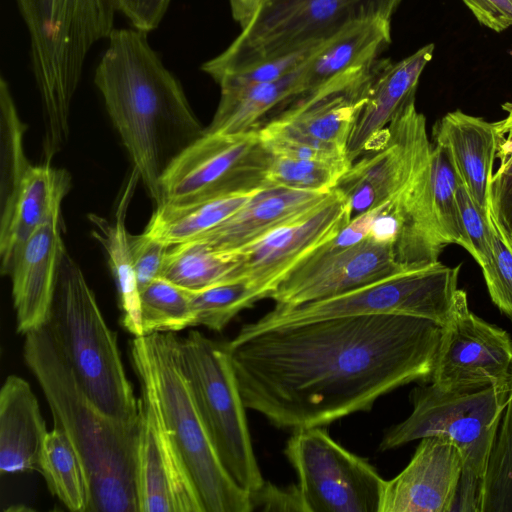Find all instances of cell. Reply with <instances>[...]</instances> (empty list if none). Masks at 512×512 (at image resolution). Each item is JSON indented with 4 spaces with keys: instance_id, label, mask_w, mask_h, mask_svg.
I'll use <instances>...</instances> for the list:
<instances>
[{
    "instance_id": "1",
    "label": "cell",
    "mask_w": 512,
    "mask_h": 512,
    "mask_svg": "<svg viewBox=\"0 0 512 512\" xmlns=\"http://www.w3.org/2000/svg\"><path fill=\"white\" fill-rule=\"evenodd\" d=\"M445 326L405 315L322 319L227 342L246 409L281 429L325 427L430 382Z\"/></svg>"
},
{
    "instance_id": "2",
    "label": "cell",
    "mask_w": 512,
    "mask_h": 512,
    "mask_svg": "<svg viewBox=\"0 0 512 512\" xmlns=\"http://www.w3.org/2000/svg\"><path fill=\"white\" fill-rule=\"evenodd\" d=\"M106 40L94 82L133 169L157 203L163 173L205 128L147 33L114 28Z\"/></svg>"
},
{
    "instance_id": "3",
    "label": "cell",
    "mask_w": 512,
    "mask_h": 512,
    "mask_svg": "<svg viewBox=\"0 0 512 512\" xmlns=\"http://www.w3.org/2000/svg\"><path fill=\"white\" fill-rule=\"evenodd\" d=\"M24 336V361L42 389L54 426L68 435L84 465L87 512H139L138 423L110 418L90 401L46 326Z\"/></svg>"
},
{
    "instance_id": "4",
    "label": "cell",
    "mask_w": 512,
    "mask_h": 512,
    "mask_svg": "<svg viewBox=\"0 0 512 512\" xmlns=\"http://www.w3.org/2000/svg\"><path fill=\"white\" fill-rule=\"evenodd\" d=\"M26 25L40 96L43 146L59 150L86 58L114 29V0H15Z\"/></svg>"
},
{
    "instance_id": "5",
    "label": "cell",
    "mask_w": 512,
    "mask_h": 512,
    "mask_svg": "<svg viewBox=\"0 0 512 512\" xmlns=\"http://www.w3.org/2000/svg\"><path fill=\"white\" fill-rule=\"evenodd\" d=\"M45 326L90 401L110 418L138 423L139 401L125 373L117 334L67 251Z\"/></svg>"
},
{
    "instance_id": "6",
    "label": "cell",
    "mask_w": 512,
    "mask_h": 512,
    "mask_svg": "<svg viewBox=\"0 0 512 512\" xmlns=\"http://www.w3.org/2000/svg\"><path fill=\"white\" fill-rule=\"evenodd\" d=\"M173 332L134 337L130 350L144 362L165 425L188 469L204 512H251L250 492L223 467L202 421L178 356Z\"/></svg>"
},
{
    "instance_id": "7",
    "label": "cell",
    "mask_w": 512,
    "mask_h": 512,
    "mask_svg": "<svg viewBox=\"0 0 512 512\" xmlns=\"http://www.w3.org/2000/svg\"><path fill=\"white\" fill-rule=\"evenodd\" d=\"M509 388V380L503 384L455 391H444L433 384L418 385L410 393L411 414L385 432L379 449L398 448L429 436L450 440L458 447L463 459L458 510L476 511L479 486Z\"/></svg>"
},
{
    "instance_id": "8",
    "label": "cell",
    "mask_w": 512,
    "mask_h": 512,
    "mask_svg": "<svg viewBox=\"0 0 512 512\" xmlns=\"http://www.w3.org/2000/svg\"><path fill=\"white\" fill-rule=\"evenodd\" d=\"M401 0H264L240 34L203 63L211 78L242 71L326 42L348 26L374 18L391 20Z\"/></svg>"
},
{
    "instance_id": "9",
    "label": "cell",
    "mask_w": 512,
    "mask_h": 512,
    "mask_svg": "<svg viewBox=\"0 0 512 512\" xmlns=\"http://www.w3.org/2000/svg\"><path fill=\"white\" fill-rule=\"evenodd\" d=\"M460 266L451 267L437 261L331 298L296 306L275 305L257 321L242 326L232 340L276 327L374 314L412 316L446 326L467 297L458 288Z\"/></svg>"
},
{
    "instance_id": "10",
    "label": "cell",
    "mask_w": 512,
    "mask_h": 512,
    "mask_svg": "<svg viewBox=\"0 0 512 512\" xmlns=\"http://www.w3.org/2000/svg\"><path fill=\"white\" fill-rule=\"evenodd\" d=\"M178 356L223 467L241 488L256 491L265 480L253 450L227 342L191 330L178 339Z\"/></svg>"
},
{
    "instance_id": "11",
    "label": "cell",
    "mask_w": 512,
    "mask_h": 512,
    "mask_svg": "<svg viewBox=\"0 0 512 512\" xmlns=\"http://www.w3.org/2000/svg\"><path fill=\"white\" fill-rule=\"evenodd\" d=\"M271 158L258 129L240 134L204 131L163 173L156 205L185 204L262 189Z\"/></svg>"
},
{
    "instance_id": "12",
    "label": "cell",
    "mask_w": 512,
    "mask_h": 512,
    "mask_svg": "<svg viewBox=\"0 0 512 512\" xmlns=\"http://www.w3.org/2000/svg\"><path fill=\"white\" fill-rule=\"evenodd\" d=\"M284 453L296 472L305 512H380L386 480L324 427L293 430Z\"/></svg>"
},
{
    "instance_id": "13",
    "label": "cell",
    "mask_w": 512,
    "mask_h": 512,
    "mask_svg": "<svg viewBox=\"0 0 512 512\" xmlns=\"http://www.w3.org/2000/svg\"><path fill=\"white\" fill-rule=\"evenodd\" d=\"M140 385L137 480L139 512H204L188 469L165 425L148 370L130 350Z\"/></svg>"
},
{
    "instance_id": "14",
    "label": "cell",
    "mask_w": 512,
    "mask_h": 512,
    "mask_svg": "<svg viewBox=\"0 0 512 512\" xmlns=\"http://www.w3.org/2000/svg\"><path fill=\"white\" fill-rule=\"evenodd\" d=\"M351 220L344 195L334 188L319 204L234 251L232 279L247 281L261 300L316 248Z\"/></svg>"
},
{
    "instance_id": "15",
    "label": "cell",
    "mask_w": 512,
    "mask_h": 512,
    "mask_svg": "<svg viewBox=\"0 0 512 512\" xmlns=\"http://www.w3.org/2000/svg\"><path fill=\"white\" fill-rule=\"evenodd\" d=\"M425 116L411 99L386 127L385 141L354 161L339 180L351 219L392 198L431 156Z\"/></svg>"
},
{
    "instance_id": "16",
    "label": "cell",
    "mask_w": 512,
    "mask_h": 512,
    "mask_svg": "<svg viewBox=\"0 0 512 512\" xmlns=\"http://www.w3.org/2000/svg\"><path fill=\"white\" fill-rule=\"evenodd\" d=\"M512 371L507 331L474 314L467 297L445 326L431 384L444 391L503 384Z\"/></svg>"
},
{
    "instance_id": "17",
    "label": "cell",
    "mask_w": 512,
    "mask_h": 512,
    "mask_svg": "<svg viewBox=\"0 0 512 512\" xmlns=\"http://www.w3.org/2000/svg\"><path fill=\"white\" fill-rule=\"evenodd\" d=\"M403 270L391 247L368 237L334 255L307 260L290 271L269 298L276 305L296 306L331 298Z\"/></svg>"
},
{
    "instance_id": "18",
    "label": "cell",
    "mask_w": 512,
    "mask_h": 512,
    "mask_svg": "<svg viewBox=\"0 0 512 512\" xmlns=\"http://www.w3.org/2000/svg\"><path fill=\"white\" fill-rule=\"evenodd\" d=\"M462 472V455L453 442L424 437L408 465L386 480L380 512L453 511Z\"/></svg>"
},
{
    "instance_id": "19",
    "label": "cell",
    "mask_w": 512,
    "mask_h": 512,
    "mask_svg": "<svg viewBox=\"0 0 512 512\" xmlns=\"http://www.w3.org/2000/svg\"><path fill=\"white\" fill-rule=\"evenodd\" d=\"M65 252L59 208L15 251L6 274L12 282L19 333L45 326Z\"/></svg>"
},
{
    "instance_id": "20",
    "label": "cell",
    "mask_w": 512,
    "mask_h": 512,
    "mask_svg": "<svg viewBox=\"0 0 512 512\" xmlns=\"http://www.w3.org/2000/svg\"><path fill=\"white\" fill-rule=\"evenodd\" d=\"M433 52L434 44L430 43L398 62L376 60L365 104L356 117L346 146L351 163L383 144L390 121L415 98L419 78Z\"/></svg>"
},
{
    "instance_id": "21",
    "label": "cell",
    "mask_w": 512,
    "mask_h": 512,
    "mask_svg": "<svg viewBox=\"0 0 512 512\" xmlns=\"http://www.w3.org/2000/svg\"><path fill=\"white\" fill-rule=\"evenodd\" d=\"M71 188L64 169L32 165L12 190L0 198L1 273L7 274L21 244L57 209Z\"/></svg>"
},
{
    "instance_id": "22",
    "label": "cell",
    "mask_w": 512,
    "mask_h": 512,
    "mask_svg": "<svg viewBox=\"0 0 512 512\" xmlns=\"http://www.w3.org/2000/svg\"><path fill=\"white\" fill-rule=\"evenodd\" d=\"M433 139L447 151L474 201L488 212L489 187L498 149L496 122L455 110L435 124Z\"/></svg>"
},
{
    "instance_id": "23",
    "label": "cell",
    "mask_w": 512,
    "mask_h": 512,
    "mask_svg": "<svg viewBox=\"0 0 512 512\" xmlns=\"http://www.w3.org/2000/svg\"><path fill=\"white\" fill-rule=\"evenodd\" d=\"M331 192V191H330ZM265 187L222 223L194 240L219 251H236L310 210L330 193Z\"/></svg>"
},
{
    "instance_id": "24",
    "label": "cell",
    "mask_w": 512,
    "mask_h": 512,
    "mask_svg": "<svg viewBox=\"0 0 512 512\" xmlns=\"http://www.w3.org/2000/svg\"><path fill=\"white\" fill-rule=\"evenodd\" d=\"M48 431L30 384L17 375L6 377L0 389V472L38 470Z\"/></svg>"
},
{
    "instance_id": "25",
    "label": "cell",
    "mask_w": 512,
    "mask_h": 512,
    "mask_svg": "<svg viewBox=\"0 0 512 512\" xmlns=\"http://www.w3.org/2000/svg\"><path fill=\"white\" fill-rule=\"evenodd\" d=\"M390 22L385 18L360 21L328 40L305 65L296 97L316 90L355 67L375 61L391 42Z\"/></svg>"
},
{
    "instance_id": "26",
    "label": "cell",
    "mask_w": 512,
    "mask_h": 512,
    "mask_svg": "<svg viewBox=\"0 0 512 512\" xmlns=\"http://www.w3.org/2000/svg\"><path fill=\"white\" fill-rule=\"evenodd\" d=\"M138 179L140 177L133 169L117 204L114 222H109L96 215H90L95 228L93 234L106 251L109 267L116 283L119 306L122 312L121 323L134 337L144 335L141 321L140 290L133 268L125 218Z\"/></svg>"
},
{
    "instance_id": "27",
    "label": "cell",
    "mask_w": 512,
    "mask_h": 512,
    "mask_svg": "<svg viewBox=\"0 0 512 512\" xmlns=\"http://www.w3.org/2000/svg\"><path fill=\"white\" fill-rule=\"evenodd\" d=\"M307 62L274 82L220 89L218 107L205 132L240 134L256 129L261 118L276 107H284L299 94L300 79Z\"/></svg>"
},
{
    "instance_id": "28",
    "label": "cell",
    "mask_w": 512,
    "mask_h": 512,
    "mask_svg": "<svg viewBox=\"0 0 512 512\" xmlns=\"http://www.w3.org/2000/svg\"><path fill=\"white\" fill-rule=\"evenodd\" d=\"M257 191L185 204H158L143 232L169 247L192 241L234 214Z\"/></svg>"
},
{
    "instance_id": "29",
    "label": "cell",
    "mask_w": 512,
    "mask_h": 512,
    "mask_svg": "<svg viewBox=\"0 0 512 512\" xmlns=\"http://www.w3.org/2000/svg\"><path fill=\"white\" fill-rule=\"evenodd\" d=\"M38 471L47 488L68 510L88 511V484L84 465L63 429L53 426L40 454Z\"/></svg>"
},
{
    "instance_id": "30",
    "label": "cell",
    "mask_w": 512,
    "mask_h": 512,
    "mask_svg": "<svg viewBox=\"0 0 512 512\" xmlns=\"http://www.w3.org/2000/svg\"><path fill=\"white\" fill-rule=\"evenodd\" d=\"M237 265L234 251H219L200 240L170 247L162 277L190 291L231 281Z\"/></svg>"
},
{
    "instance_id": "31",
    "label": "cell",
    "mask_w": 512,
    "mask_h": 512,
    "mask_svg": "<svg viewBox=\"0 0 512 512\" xmlns=\"http://www.w3.org/2000/svg\"><path fill=\"white\" fill-rule=\"evenodd\" d=\"M505 407L498 423L476 511H512V371Z\"/></svg>"
},
{
    "instance_id": "32",
    "label": "cell",
    "mask_w": 512,
    "mask_h": 512,
    "mask_svg": "<svg viewBox=\"0 0 512 512\" xmlns=\"http://www.w3.org/2000/svg\"><path fill=\"white\" fill-rule=\"evenodd\" d=\"M143 335L193 327L189 290L159 277L140 292Z\"/></svg>"
},
{
    "instance_id": "33",
    "label": "cell",
    "mask_w": 512,
    "mask_h": 512,
    "mask_svg": "<svg viewBox=\"0 0 512 512\" xmlns=\"http://www.w3.org/2000/svg\"><path fill=\"white\" fill-rule=\"evenodd\" d=\"M193 327L204 326L222 331L242 310L261 300L257 291L245 280L215 284L190 291Z\"/></svg>"
},
{
    "instance_id": "34",
    "label": "cell",
    "mask_w": 512,
    "mask_h": 512,
    "mask_svg": "<svg viewBox=\"0 0 512 512\" xmlns=\"http://www.w3.org/2000/svg\"><path fill=\"white\" fill-rule=\"evenodd\" d=\"M351 164L349 160L323 161L272 156L263 188L285 187L327 193L336 188Z\"/></svg>"
},
{
    "instance_id": "35",
    "label": "cell",
    "mask_w": 512,
    "mask_h": 512,
    "mask_svg": "<svg viewBox=\"0 0 512 512\" xmlns=\"http://www.w3.org/2000/svg\"><path fill=\"white\" fill-rule=\"evenodd\" d=\"M430 163L433 207L442 234L448 244H457L468 252L457 200L456 170L447 151L436 143L432 144Z\"/></svg>"
},
{
    "instance_id": "36",
    "label": "cell",
    "mask_w": 512,
    "mask_h": 512,
    "mask_svg": "<svg viewBox=\"0 0 512 512\" xmlns=\"http://www.w3.org/2000/svg\"><path fill=\"white\" fill-rule=\"evenodd\" d=\"M258 132L263 146L273 157L323 161L349 160L346 150L316 139L278 117L259 127Z\"/></svg>"
},
{
    "instance_id": "37",
    "label": "cell",
    "mask_w": 512,
    "mask_h": 512,
    "mask_svg": "<svg viewBox=\"0 0 512 512\" xmlns=\"http://www.w3.org/2000/svg\"><path fill=\"white\" fill-rule=\"evenodd\" d=\"M326 42L268 60L242 71L224 74L214 81L218 83L220 89H233L280 80L303 66Z\"/></svg>"
},
{
    "instance_id": "38",
    "label": "cell",
    "mask_w": 512,
    "mask_h": 512,
    "mask_svg": "<svg viewBox=\"0 0 512 512\" xmlns=\"http://www.w3.org/2000/svg\"><path fill=\"white\" fill-rule=\"evenodd\" d=\"M493 264L482 270L494 305L512 322V249L489 214Z\"/></svg>"
},
{
    "instance_id": "39",
    "label": "cell",
    "mask_w": 512,
    "mask_h": 512,
    "mask_svg": "<svg viewBox=\"0 0 512 512\" xmlns=\"http://www.w3.org/2000/svg\"><path fill=\"white\" fill-rule=\"evenodd\" d=\"M457 200L462 228L469 244L468 253L483 270L493 264L489 211H484L474 201L460 179Z\"/></svg>"
},
{
    "instance_id": "40",
    "label": "cell",
    "mask_w": 512,
    "mask_h": 512,
    "mask_svg": "<svg viewBox=\"0 0 512 512\" xmlns=\"http://www.w3.org/2000/svg\"><path fill=\"white\" fill-rule=\"evenodd\" d=\"M129 244L134 272L139 290L162 277L170 247L146 235L129 234Z\"/></svg>"
},
{
    "instance_id": "41",
    "label": "cell",
    "mask_w": 512,
    "mask_h": 512,
    "mask_svg": "<svg viewBox=\"0 0 512 512\" xmlns=\"http://www.w3.org/2000/svg\"><path fill=\"white\" fill-rule=\"evenodd\" d=\"M489 214L508 242L512 238V163L494 172L489 187Z\"/></svg>"
},
{
    "instance_id": "42",
    "label": "cell",
    "mask_w": 512,
    "mask_h": 512,
    "mask_svg": "<svg viewBox=\"0 0 512 512\" xmlns=\"http://www.w3.org/2000/svg\"><path fill=\"white\" fill-rule=\"evenodd\" d=\"M252 511H301L304 503L297 484L287 488L264 481L256 491L250 492Z\"/></svg>"
},
{
    "instance_id": "43",
    "label": "cell",
    "mask_w": 512,
    "mask_h": 512,
    "mask_svg": "<svg viewBox=\"0 0 512 512\" xmlns=\"http://www.w3.org/2000/svg\"><path fill=\"white\" fill-rule=\"evenodd\" d=\"M171 0H114L116 12H120L131 27L145 33L152 32L164 18Z\"/></svg>"
},
{
    "instance_id": "44",
    "label": "cell",
    "mask_w": 512,
    "mask_h": 512,
    "mask_svg": "<svg viewBox=\"0 0 512 512\" xmlns=\"http://www.w3.org/2000/svg\"><path fill=\"white\" fill-rule=\"evenodd\" d=\"M483 26L501 32L512 25V0H462Z\"/></svg>"
},
{
    "instance_id": "45",
    "label": "cell",
    "mask_w": 512,
    "mask_h": 512,
    "mask_svg": "<svg viewBox=\"0 0 512 512\" xmlns=\"http://www.w3.org/2000/svg\"><path fill=\"white\" fill-rule=\"evenodd\" d=\"M502 109L507 112V117L496 122L498 149L497 158L500 160L498 170L512 163V102H506Z\"/></svg>"
},
{
    "instance_id": "46",
    "label": "cell",
    "mask_w": 512,
    "mask_h": 512,
    "mask_svg": "<svg viewBox=\"0 0 512 512\" xmlns=\"http://www.w3.org/2000/svg\"><path fill=\"white\" fill-rule=\"evenodd\" d=\"M232 17L241 28L249 21L253 12L264 0H228Z\"/></svg>"
},
{
    "instance_id": "47",
    "label": "cell",
    "mask_w": 512,
    "mask_h": 512,
    "mask_svg": "<svg viewBox=\"0 0 512 512\" xmlns=\"http://www.w3.org/2000/svg\"><path fill=\"white\" fill-rule=\"evenodd\" d=\"M507 244L510 246V248L512 249V238L507 242Z\"/></svg>"
}]
</instances>
